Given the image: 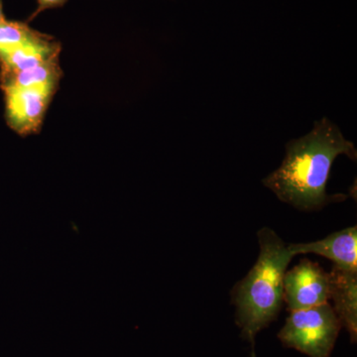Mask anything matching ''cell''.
I'll list each match as a JSON object with an SVG mask.
<instances>
[{
    "mask_svg": "<svg viewBox=\"0 0 357 357\" xmlns=\"http://www.w3.org/2000/svg\"><path fill=\"white\" fill-rule=\"evenodd\" d=\"M69 0H37L38 7L36 10L30 16L29 21L34 20L39 13L42 11L47 10V9L58 8V7L64 6Z\"/></svg>",
    "mask_w": 357,
    "mask_h": 357,
    "instance_id": "8fae6325",
    "label": "cell"
},
{
    "mask_svg": "<svg viewBox=\"0 0 357 357\" xmlns=\"http://www.w3.org/2000/svg\"><path fill=\"white\" fill-rule=\"evenodd\" d=\"M259 255L244 278L232 288L230 297L234 321L243 340L250 344L251 357H256L258 333L277 321L283 299V281L294 256L288 244L275 230L264 227L257 231Z\"/></svg>",
    "mask_w": 357,
    "mask_h": 357,
    "instance_id": "7a4b0ae2",
    "label": "cell"
},
{
    "mask_svg": "<svg viewBox=\"0 0 357 357\" xmlns=\"http://www.w3.org/2000/svg\"><path fill=\"white\" fill-rule=\"evenodd\" d=\"M340 155L356 161L354 143L328 119L314 123L311 132L286 146L281 166L263 180V185L284 203L300 211H319L347 199V195H328L326 185L333 163Z\"/></svg>",
    "mask_w": 357,
    "mask_h": 357,
    "instance_id": "6da1fadb",
    "label": "cell"
},
{
    "mask_svg": "<svg viewBox=\"0 0 357 357\" xmlns=\"http://www.w3.org/2000/svg\"><path fill=\"white\" fill-rule=\"evenodd\" d=\"M342 326L331 303L290 312L279 331L281 344L309 357H331Z\"/></svg>",
    "mask_w": 357,
    "mask_h": 357,
    "instance_id": "3957f363",
    "label": "cell"
},
{
    "mask_svg": "<svg viewBox=\"0 0 357 357\" xmlns=\"http://www.w3.org/2000/svg\"><path fill=\"white\" fill-rule=\"evenodd\" d=\"M2 91L6 98V116L9 128L21 136L39 133L56 93L13 86Z\"/></svg>",
    "mask_w": 357,
    "mask_h": 357,
    "instance_id": "5b68a950",
    "label": "cell"
},
{
    "mask_svg": "<svg viewBox=\"0 0 357 357\" xmlns=\"http://www.w3.org/2000/svg\"><path fill=\"white\" fill-rule=\"evenodd\" d=\"M39 31L33 29L26 22L3 20L0 22V54L13 50L32 39L36 38Z\"/></svg>",
    "mask_w": 357,
    "mask_h": 357,
    "instance_id": "30bf717a",
    "label": "cell"
},
{
    "mask_svg": "<svg viewBox=\"0 0 357 357\" xmlns=\"http://www.w3.org/2000/svg\"><path fill=\"white\" fill-rule=\"evenodd\" d=\"M288 248L294 257L299 255L323 256L335 266L357 271L356 225L333 232L319 241L288 244Z\"/></svg>",
    "mask_w": 357,
    "mask_h": 357,
    "instance_id": "8992f818",
    "label": "cell"
},
{
    "mask_svg": "<svg viewBox=\"0 0 357 357\" xmlns=\"http://www.w3.org/2000/svg\"><path fill=\"white\" fill-rule=\"evenodd\" d=\"M330 276L318 263L304 258L287 269L283 281V299L289 312L309 309L328 302Z\"/></svg>",
    "mask_w": 357,
    "mask_h": 357,
    "instance_id": "277c9868",
    "label": "cell"
},
{
    "mask_svg": "<svg viewBox=\"0 0 357 357\" xmlns=\"http://www.w3.org/2000/svg\"><path fill=\"white\" fill-rule=\"evenodd\" d=\"M63 76L59 59L37 67L11 74H0L1 89L22 88L45 89L57 93Z\"/></svg>",
    "mask_w": 357,
    "mask_h": 357,
    "instance_id": "9c48e42d",
    "label": "cell"
},
{
    "mask_svg": "<svg viewBox=\"0 0 357 357\" xmlns=\"http://www.w3.org/2000/svg\"><path fill=\"white\" fill-rule=\"evenodd\" d=\"M330 276L328 302L349 333L351 344L357 342V271L333 265Z\"/></svg>",
    "mask_w": 357,
    "mask_h": 357,
    "instance_id": "52a82bcc",
    "label": "cell"
},
{
    "mask_svg": "<svg viewBox=\"0 0 357 357\" xmlns=\"http://www.w3.org/2000/svg\"><path fill=\"white\" fill-rule=\"evenodd\" d=\"M61 50L60 42L50 35L40 33L31 41L0 54V74L21 72L57 60Z\"/></svg>",
    "mask_w": 357,
    "mask_h": 357,
    "instance_id": "ba28073f",
    "label": "cell"
},
{
    "mask_svg": "<svg viewBox=\"0 0 357 357\" xmlns=\"http://www.w3.org/2000/svg\"><path fill=\"white\" fill-rule=\"evenodd\" d=\"M3 20H6L3 14V6H2V0H0V22H2Z\"/></svg>",
    "mask_w": 357,
    "mask_h": 357,
    "instance_id": "7c38bea8",
    "label": "cell"
}]
</instances>
